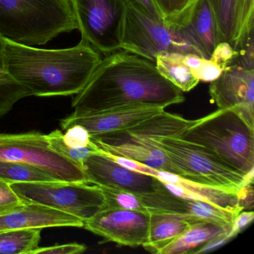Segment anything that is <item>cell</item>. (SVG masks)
Wrapping results in <instances>:
<instances>
[{
    "label": "cell",
    "mask_w": 254,
    "mask_h": 254,
    "mask_svg": "<svg viewBox=\"0 0 254 254\" xmlns=\"http://www.w3.org/2000/svg\"><path fill=\"white\" fill-rule=\"evenodd\" d=\"M184 99L183 92L159 72L154 62L124 50L102 59L87 85L75 95L72 114H93L125 105L165 109Z\"/></svg>",
    "instance_id": "obj_1"
},
{
    "label": "cell",
    "mask_w": 254,
    "mask_h": 254,
    "mask_svg": "<svg viewBox=\"0 0 254 254\" xmlns=\"http://www.w3.org/2000/svg\"><path fill=\"white\" fill-rule=\"evenodd\" d=\"M8 73L32 96H72L87 85L102 62L100 53L81 39L75 47L47 50L5 39Z\"/></svg>",
    "instance_id": "obj_2"
},
{
    "label": "cell",
    "mask_w": 254,
    "mask_h": 254,
    "mask_svg": "<svg viewBox=\"0 0 254 254\" xmlns=\"http://www.w3.org/2000/svg\"><path fill=\"white\" fill-rule=\"evenodd\" d=\"M245 178L254 171V128L233 108L194 120L179 136Z\"/></svg>",
    "instance_id": "obj_3"
},
{
    "label": "cell",
    "mask_w": 254,
    "mask_h": 254,
    "mask_svg": "<svg viewBox=\"0 0 254 254\" xmlns=\"http://www.w3.org/2000/svg\"><path fill=\"white\" fill-rule=\"evenodd\" d=\"M78 29L70 0H0V36L23 45H45Z\"/></svg>",
    "instance_id": "obj_4"
},
{
    "label": "cell",
    "mask_w": 254,
    "mask_h": 254,
    "mask_svg": "<svg viewBox=\"0 0 254 254\" xmlns=\"http://www.w3.org/2000/svg\"><path fill=\"white\" fill-rule=\"evenodd\" d=\"M122 49L155 63L162 53H194L201 57L179 26L158 20L127 1Z\"/></svg>",
    "instance_id": "obj_5"
},
{
    "label": "cell",
    "mask_w": 254,
    "mask_h": 254,
    "mask_svg": "<svg viewBox=\"0 0 254 254\" xmlns=\"http://www.w3.org/2000/svg\"><path fill=\"white\" fill-rule=\"evenodd\" d=\"M10 187L25 203L44 205L84 222L105 208L103 193L96 184L56 181L14 183Z\"/></svg>",
    "instance_id": "obj_6"
},
{
    "label": "cell",
    "mask_w": 254,
    "mask_h": 254,
    "mask_svg": "<svg viewBox=\"0 0 254 254\" xmlns=\"http://www.w3.org/2000/svg\"><path fill=\"white\" fill-rule=\"evenodd\" d=\"M0 161L30 165L60 181L90 184L83 168L52 149L46 134L38 131L0 133Z\"/></svg>",
    "instance_id": "obj_7"
},
{
    "label": "cell",
    "mask_w": 254,
    "mask_h": 254,
    "mask_svg": "<svg viewBox=\"0 0 254 254\" xmlns=\"http://www.w3.org/2000/svg\"><path fill=\"white\" fill-rule=\"evenodd\" d=\"M150 142L161 148L185 175V179L236 192L245 178L198 145L178 136H157Z\"/></svg>",
    "instance_id": "obj_8"
},
{
    "label": "cell",
    "mask_w": 254,
    "mask_h": 254,
    "mask_svg": "<svg viewBox=\"0 0 254 254\" xmlns=\"http://www.w3.org/2000/svg\"><path fill=\"white\" fill-rule=\"evenodd\" d=\"M81 39L96 51L121 50L127 0H70Z\"/></svg>",
    "instance_id": "obj_9"
},
{
    "label": "cell",
    "mask_w": 254,
    "mask_h": 254,
    "mask_svg": "<svg viewBox=\"0 0 254 254\" xmlns=\"http://www.w3.org/2000/svg\"><path fill=\"white\" fill-rule=\"evenodd\" d=\"M209 93L219 109L233 108L254 128V67L235 58L211 82Z\"/></svg>",
    "instance_id": "obj_10"
},
{
    "label": "cell",
    "mask_w": 254,
    "mask_h": 254,
    "mask_svg": "<svg viewBox=\"0 0 254 254\" xmlns=\"http://www.w3.org/2000/svg\"><path fill=\"white\" fill-rule=\"evenodd\" d=\"M90 184L125 190L138 195H146L167 190L153 175L130 170L111 160L102 151L92 154L82 165Z\"/></svg>",
    "instance_id": "obj_11"
},
{
    "label": "cell",
    "mask_w": 254,
    "mask_h": 254,
    "mask_svg": "<svg viewBox=\"0 0 254 254\" xmlns=\"http://www.w3.org/2000/svg\"><path fill=\"white\" fill-rule=\"evenodd\" d=\"M149 222V212L105 208L84 221V227L107 241L134 248L148 242Z\"/></svg>",
    "instance_id": "obj_12"
},
{
    "label": "cell",
    "mask_w": 254,
    "mask_h": 254,
    "mask_svg": "<svg viewBox=\"0 0 254 254\" xmlns=\"http://www.w3.org/2000/svg\"><path fill=\"white\" fill-rule=\"evenodd\" d=\"M163 111L164 108L157 106L125 105L93 114H72L61 120L60 125L64 130L71 126L80 125L93 137L132 127Z\"/></svg>",
    "instance_id": "obj_13"
},
{
    "label": "cell",
    "mask_w": 254,
    "mask_h": 254,
    "mask_svg": "<svg viewBox=\"0 0 254 254\" xmlns=\"http://www.w3.org/2000/svg\"><path fill=\"white\" fill-rule=\"evenodd\" d=\"M216 20L220 43L236 51L254 38V0H208Z\"/></svg>",
    "instance_id": "obj_14"
},
{
    "label": "cell",
    "mask_w": 254,
    "mask_h": 254,
    "mask_svg": "<svg viewBox=\"0 0 254 254\" xmlns=\"http://www.w3.org/2000/svg\"><path fill=\"white\" fill-rule=\"evenodd\" d=\"M120 164L130 170L156 177L170 192L182 198L203 200L226 209L243 210L238 205L236 192L197 184L175 174L157 170L129 159H120Z\"/></svg>",
    "instance_id": "obj_15"
},
{
    "label": "cell",
    "mask_w": 254,
    "mask_h": 254,
    "mask_svg": "<svg viewBox=\"0 0 254 254\" xmlns=\"http://www.w3.org/2000/svg\"><path fill=\"white\" fill-rule=\"evenodd\" d=\"M193 123L194 120H186L163 111L132 127L93 136L91 139L107 145L129 143L145 145L151 138L157 136L179 137Z\"/></svg>",
    "instance_id": "obj_16"
},
{
    "label": "cell",
    "mask_w": 254,
    "mask_h": 254,
    "mask_svg": "<svg viewBox=\"0 0 254 254\" xmlns=\"http://www.w3.org/2000/svg\"><path fill=\"white\" fill-rule=\"evenodd\" d=\"M82 220L74 215L38 203H25L20 207L0 215V232L47 227H84Z\"/></svg>",
    "instance_id": "obj_17"
},
{
    "label": "cell",
    "mask_w": 254,
    "mask_h": 254,
    "mask_svg": "<svg viewBox=\"0 0 254 254\" xmlns=\"http://www.w3.org/2000/svg\"><path fill=\"white\" fill-rule=\"evenodd\" d=\"M180 27L203 59H209L220 43L216 20L208 0H198Z\"/></svg>",
    "instance_id": "obj_18"
},
{
    "label": "cell",
    "mask_w": 254,
    "mask_h": 254,
    "mask_svg": "<svg viewBox=\"0 0 254 254\" xmlns=\"http://www.w3.org/2000/svg\"><path fill=\"white\" fill-rule=\"evenodd\" d=\"M91 141L103 152L129 159L148 167L170 172L185 178L184 172L171 161L166 153L151 142V145L129 143L107 145L98 141L92 139Z\"/></svg>",
    "instance_id": "obj_19"
},
{
    "label": "cell",
    "mask_w": 254,
    "mask_h": 254,
    "mask_svg": "<svg viewBox=\"0 0 254 254\" xmlns=\"http://www.w3.org/2000/svg\"><path fill=\"white\" fill-rule=\"evenodd\" d=\"M194 222L198 221L190 215L160 212L150 213L148 242L142 247L149 252L159 254L166 245Z\"/></svg>",
    "instance_id": "obj_20"
},
{
    "label": "cell",
    "mask_w": 254,
    "mask_h": 254,
    "mask_svg": "<svg viewBox=\"0 0 254 254\" xmlns=\"http://www.w3.org/2000/svg\"><path fill=\"white\" fill-rule=\"evenodd\" d=\"M231 228L207 221L190 224L181 235L164 247L159 254H191L209 241L230 233Z\"/></svg>",
    "instance_id": "obj_21"
},
{
    "label": "cell",
    "mask_w": 254,
    "mask_h": 254,
    "mask_svg": "<svg viewBox=\"0 0 254 254\" xmlns=\"http://www.w3.org/2000/svg\"><path fill=\"white\" fill-rule=\"evenodd\" d=\"M183 54L160 53L156 56L155 65L159 72L175 87L182 92H190L198 84L199 80L183 62Z\"/></svg>",
    "instance_id": "obj_22"
},
{
    "label": "cell",
    "mask_w": 254,
    "mask_h": 254,
    "mask_svg": "<svg viewBox=\"0 0 254 254\" xmlns=\"http://www.w3.org/2000/svg\"><path fill=\"white\" fill-rule=\"evenodd\" d=\"M30 96V91L17 82L7 71L5 40L0 36V118L9 113L19 101Z\"/></svg>",
    "instance_id": "obj_23"
},
{
    "label": "cell",
    "mask_w": 254,
    "mask_h": 254,
    "mask_svg": "<svg viewBox=\"0 0 254 254\" xmlns=\"http://www.w3.org/2000/svg\"><path fill=\"white\" fill-rule=\"evenodd\" d=\"M186 215L192 217L196 221L215 223L232 228L233 221L241 209H226L203 200L184 199Z\"/></svg>",
    "instance_id": "obj_24"
},
{
    "label": "cell",
    "mask_w": 254,
    "mask_h": 254,
    "mask_svg": "<svg viewBox=\"0 0 254 254\" xmlns=\"http://www.w3.org/2000/svg\"><path fill=\"white\" fill-rule=\"evenodd\" d=\"M42 229L0 232V254H31L38 248Z\"/></svg>",
    "instance_id": "obj_25"
},
{
    "label": "cell",
    "mask_w": 254,
    "mask_h": 254,
    "mask_svg": "<svg viewBox=\"0 0 254 254\" xmlns=\"http://www.w3.org/2000/svg\"><path fill=\"white\" fill-rule=\"evenodd\" d=\"M0 180L9 184L60 181L35 166L10 161H0Z\"/></svg>",
    "instance_id": "obj_26"
},
{
    "label": "cell",
    "mask_w": 254,
    "mask_h": 254,
    "mask_svg": "<svg viewBox=\"0 0 254 254\" xmlns=\"http://www.w3.org/2000/svg\"><path fill=\"white\" fill-rule=\"evenodd\" d=\"M46 136L52 149L68 160L79 165L81 167L87 157L100 151V149L92 141L91 143L87 146L78 148H69L66 146L64 142L63 133L60 130H54L49 134H46Z\"/></svg>",
    "instance_id": "obj_27"
},
{
    "label": "cell",
    "mask_w": 254,
    "mask_h": 254,
    "mask_svg": "<svg viewBox=\"0 0 254 254\" xmlns=\"http://www.w3.org/2000/svg\"><path fill=\"white\" fill-rule=\"evenodd\" d=\"M99 187L105 197V208L148 212L138 194L112 187Z\"/></svg>",
    "instance_id": "obj_28"
},
{
    "label": "cell",
    "mask_w": 254,
    "mask_h": 254,
    "mask_svg": "<svg viewBox=\"0 0 254 254\" xmlns=\"http://www.w3.org/2000/svg\"><path fill=\"white\" fill-rule=\"evenodd\" d=\"M163 20L175 26L182 23L193 0H153Z\"/></svg>",
    "instance_id": "obj_29"
},
{
    "label": "cell",
    "mask_w": 254,
    "mask_h": 254,
    "mask_svg": "<svg viewBox=\"0 0 254 254\" xmlns=\"http://www.w3.org/2000/svg\"><path fill=\"white\" fill-rule=\"evenodd\" d=\"M24 203L25 202L13 191L9 183L0 180V215L8 213Z\"/></svg>",
    "instance_id": "obj_30"
},
{
    "label": "cell",
    "mask_w": 254,
    "mask_h": 254,
    "mask_svg": "<svg viewBox=\"0 0 254 254\" xmlns=\"http://www.w3.org/2000/svg\"><path fill=\"white\" fill-rule=\"evenodd\" d=\"M63 140L69 148H78L90 145L91 136L85 127L75 125L66 129L65 133H63Z\"/></svg>",
    "instance_id": "obj_31"
},
{
    "label": "cell",
    "mask_w": 254,
    "mask_h": 254,
    "mask_svg": "<svg viewBox=\"0 0 254 254\" xmlns=\"http://www.w3.org/2000/svg\"><path fill=\"white\" fill-rule=\"evenodd\" d=\"M244 178L243 184L236 191L238 205L243 210H253L254 206V176Z\"/></svg>",
    "instance_id": "obj_32"
},
{
    "label": "cell",
    "mask_w": 254,
    "mask_h": 254,
    "mask_svg": "<svg viewBox=\"0 0 254 254\" xmlns=\"http://www.w3.org/2000/svg\"><path fill=\"white\" fill-rule=\"evenodd\" d=\"M223 70L224 69L219 65L212 62L211 59H203L200 68L192 74L199 81L211 83L221 75Z\"/></svg>",
    "instance_id": "obj_33"
},
{
    "label": "cell",
    "mask_w": 254,
    "mask_h": 254,
    "mask_svg": "<svg viewBox=\"0 0 254 254\" xmlns=\"http://www.w3.org/2000/svg\"><path fill=\"white\" fill-rule=\"evenodd\" d=\"M228 43H219L212 52L209 59L219 65L223 69L239 55Z\"/></svg>",
    "instance_id": "obj_34"
},
{
    "label": "cell",
    "mask_w": 254,
    "mask_h": 254,
    "mask_svg": "<svg viewBox=\"0 0 254 254\" xmlns=\"http://www.w3.org/2000/svg\"><path fill=\"white\" fill-rule=\"evenodd\" d=\"M87 250V247L82 244L69 243L65 245H56L47 248L38 247L31 254H81Z\"/></svg>",
    "instance_id": "obj_35"
},
{
    "label": "cell",
    "mask_w": 254,
    "mask_h": 254,
    "mask_svg": "<svg viewBox=\"0 0 254 254\" xmlns=\"http://www.w3.org/2000/svg\"><path fill=\"white\" fill-rule=\"evenodd\" d=\"M254 219V212H253V210H242V212L238 214L237 216L235 218L230 233L234 237H236L239 233H242L247 227H248L253 222Z\"/></svg>",
    "instance_id": "obj_36"
},
{
    "label": "cell",
    "mask_w": 254,
    "mask_h": 254,
    "mask_svg": "<svg viewBox=\"0 0 254 254\" xmlns=\"http://www.w3.org/2000/svg\"><path fill=\"white\" fill-rule=\"evenodd\" d=\"M235 238L231 233H229L228 234L224 235V236H220V237L215 238L212 240L209 241L207 243L202 245L200 248H197L195 251H193L191 254H203V253H209L211 251H215L217 248L227 244L230 240Z\"/></svg>",
    "instance_id": "obj_37"
},
{
    "label": "cell",
    "mask_w": 254,
    "mask_h": 254,
    "mask_svg": "<svg viewBox=\"0 0 254 254\" xmlns=\"http://www.w3.org/2000/svg\"><path fill=\"white\" fill-rule=\"evenodd\" d=\"M127 1H130V2L136 4L152 17H155L158 20H164L153 0H127Z\"/></svg>",
    "instance_id": "obj_38"
},
{
    "label": "cell",
    "mask_w": 254,
    "mask_h": 254,
    "mask_svg": "<svg viewBox=\"0 0 254 254\" xmlns=\"http://www.w3.org/2000/svg\"><path fill=\"white\" fill-rule=\"evenodd\" d=\"M197 1H198V0H193L192 1V4H191V8H190V9H191V7L193 6V5H194V4L195 3V2H197ZM190 9L189 10V11H190ZM189 11H188V13H189ZM188 13H187V14H188Z\"/></svg>",
    "instance_id": "obj_39"
}]
</instances>
